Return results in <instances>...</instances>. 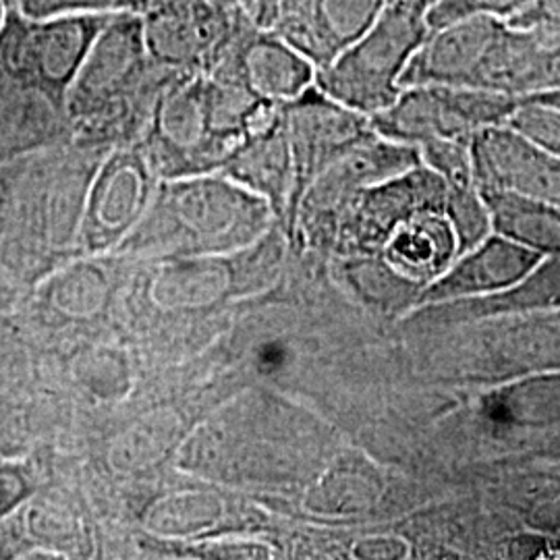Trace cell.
<instances>
[{
    "label": "cell",
    "instance_id": "obj_1",
    "mask_svg": "<svg viewBox=\"0 0 560 560\" xmlns=\"http://www.w3.org/2000/svg\"><path fill=\"white\" fill-rule=\"evenodd\" d=\"M175 75L150 57L140 18L115 11L67 90L73 141L106 150L136 145Z\"/></svg>",
    "mask_w": 560,
    "mask_h": 560
},
{
    "label": "cell",
    "instance_id": "obj_2",
    "mask_svg": "<svg viewBox=\"0 0 560 560\" xmlns=\"http://www.w3.org/2000/svg\"><path fill=\"white\" fill-rule=\"evenodd\" d=\"M260 196L222 173L161 180L136 231L117 252L222 249L260 221Z\"/></svg>",
    "mask_w": 560,
    "mask_h": 560
},
{
    "label": "cell",
    "instance_id": "obj_3",
    "mask_svg": "<svg viewBox=\"0 0 560 560\" xmlns=\"http://www.w3.org/2000/svg\"><path fill=\"white\" fill-rule=\"evenodd\" d=\"M432 0H388L372 27L316 73L330 98L365 117L388 108L402 92L400 80L430 34Z\"/></svg>",
    "mask_w": 560,
    "mask_h": 560
},
{
    "label": "cell",
    "instance_id": "obj_4",
    "mask_svg": "<svg viewBox=\"0 0 560 560\" xmlns=\"http://www.w3.org/2000/svg\"><path fill=\"white\" fill-rule=\"evenodd\" d=\"M161 180L221 173L235 145L217 133L206 101L203 73H179L154 106L138 141Z\"/></svg>",
    "mask_w": 560,
    "mask_h": 560
},
{
    "label": "cell",
    "instance_id": "obj_5",
    "mask_svg": "<svg viewBox=\"0 0 560 560\" xmlns=\"http://www.w3.org/2000/svg\"><path fill=\"white\" fill-rule=\"evenodd\" d=\"M517 104L509 94L478 88L411 85L370 122L382 138L420 148L428 141H471L481 129L509 119Z\"/></svg>",
    "mask_w": 560,
    "mask_h": 560
},
{
    "label": "cell",
    "instance_id": "obj_6",
    "mask_svg": "<svg viewBox=\"0 0 560 560\" xmlns=\"http://www.w3.org/2000/svg\"><path fill=\"white\" fill-rule=\"evenodd\" d=\"M141 21L150 57L164 69L203 73L245 11L240 0H122Z\"/></svg>",
    "mask_w": 560,
    "mask_h": 560
},
{
    "label": "cell",
    "instance_id": "obj_7",
    "mask_svg": "<svg viewBox=\"0 0 560 560\" xmlns=\"http://www.w3.org/2000/svg\"><path fill=\"white\" fill-rule=\"evenodd\" d=\"M113 13L27 18L13 7L0 30V60L67 98V90Z\"/></svg>",
    "mask_w": 560,
    "mask_h": 560
},
{
    "label": "cell",
    "instance_id": "obj_8",
    "mask_svg": "<svg viewBox=\"0 0 560 560\" xmlns=\"http://www.w3.org/2000/svg\"><path fill=\"white\" fill-rule=\"evenodd\" d=\"M159 185L161 179L138 143L108 150L83 201L78 233L81 254L117 252L145 217Z\"/></svg>",
    "mask_w": 560,
    "mask_h": 560
},
{
    "label": "cell",
    "instance_id": "obj_9",
    "mask_svg": "<svg viewBox=\"0 0 560 560\" xmlns=\"http://www.w3.org/2000/svg\"><path fill=\"white\" fill-rule=\"evenodd\" d=\"M284 120L295 171L293 201H300L330 164L376 136L370 117L330 98L318 85L284 104Z\"/></svg>",
    "mask_w": 560,
    "mask_h": 560
},
{
    "label": "cell",
    "instance_id": "obj_10",
    "mask_svg": "<svg viewBox=\"0 0 560 560\" xmlns=\"http://www.w3.org/2000/svg\"><path fill=\"white\" fill-rule=\"evenodd\" d=\"M71 141L67 98L0 60V166Z\"/></svg>",
    "mask_w": 560,
    "mask_h": 560
},
{
    "label": "cell",
    "instance_id": "obj_11",
    "mask_svg": "<svg viewBox=\"0 0 560 560\" xmlns=\"http://www.w3.org/2000/svg\"><path fill=\"white\" fill-rule=\"evenodd\" d=\"M388 0H282L272 32L324 69L381 18Z\"/></svg>",
    "mask_w": 560,
    "mask_h": 560
},
{
    "label": "cell",
    "instance_id": "obj_12",
    "mask_svg": "<svg viewBox=\"0 0 560 560\" xmlns=\"http://www.w3.org/2000/svg\"><path fill=\"white\" fill-rule=\"evenodd\" d=\"M506 21L465 18L430 30L409 62L400 85H459L476 88L481 65Z\"/></svg>",
    "mask_w": 560,
    "mask_h": 560
},
{
    "label": "cell",
    "instance_id": "obj_13",
    "mask_svg": "<svg viewBox=\"0 0 560 560\" xmlns=\"http://www.w3.org/2000/svg\"><path fill=\"white\" fill-rule=\"evenodd\" d=\"M224 55L235 62L243 81L266 101L293 102L316 85L318 67L272 30H261L245 15Z\"/></svg>",
    "mask_w": 560,
    "mask_h": 560
},
{
    "label": "cell",
    "instance_id": "obj_14",
    "mask_svg": "<svg viewBox=\"0 0 560 560\" xmlns=\"http://www.w3.org/2000/svg\"><path fill=\"white\" fill-rule=\"evenodd\" d=\"M221 173L256 196L266 198L272 206H282L295 185L284 115L270 129L252 133L241 141Z\"/></svg>",
    "mask_w": 560,
    "mask_h": 560
},
{
    "label": "cell",
    "instance_id": "obj_15",
    "mask_svg": "<svg viewBox=\"0 0 560 560\" xmlns=\"http://www.w3.org/2000/svg\"><path fill=\"white\" fill-rule=\"evenodd\" d=\"M532 0H436L430 7L428 23L430 30H439L453 21L465 18H494V20H513Z\"/></svg>",
    "mask_w": 560,
    "mask_h": 560
},
{
    "label": "cell",
    "instance_id": "obj_16",
    "mask_svg": "<svg viewBox=\"0 0 560 560\" xmlns=\"http://www.w3.org/2000/svg\"><path fill=\"white\" fill-rule=\"evenodd\" d=\"M122 0H15V9L27 18H52L69 13L119 11Z\"/></svg>",
    "mask_w": 560,
    "mask_h": 560
},
{
    "label": "cell",
    "instance_id": "obj_17",
    "mask_svg": "<svg viewBox=\"0 0 560 560\" xmlns=\"http://www.w3.org/2000/svg\"><path fill=\"white\" fill-rule=\"evenodd\" d=\"M506 23L540 36H560V0H532Z\"/></svg>",
    "mask_w": 560,
    "mask_h": 560
},
{
    "label": "cell",
    "instance_id": "obj_18",
    "mask_svg": "<svg viewBox=\"0 0 560 560\" xmlns=\"http://www.w3.org/2000/svg\"><path fill=\"white\" fill-rule=\"evenodd\" d=\"M32 494L30 476L15 465H0V521L9 517Z\"/></svg>",
    "mask_w": 560,
    "mask_h": 560
},
{
    "label": "cell",
    "instance_id": "obj_19",
    "mask_svg": "<svg viewBox=\"0 0 560 560\" xmlns=\"http://www.w3.org/2000/svg\"><path fill=\"white\" fill-rule=\"evenodd\" d=\"M18 175H20V161L0 166V233L4 229V222L9 219V212H11Z\"/></svg>",
    "mask_w": 560,
    "mask_h": 560
},
{
    "label": "cell",
    "instance_id": "obj_20",
    "mask_svg": "<svg viewBox=\"0 0 560 560\" xmlns=\"http://www.w3.org/2000/svg\"><path fill=\"white\" fill-rule=\"evenodd\" d=\"M282 0H240L241 9L261 30H270L279 15Z\"/></svg>",
    "mask_w": 560,
    "mask_h": 560
},
{
    "label": "cell",
    "instance_id": "obj_21",
    "mask_svg": "<svg viewBox=\"0 0 560 560\" xmlns=\"http://www.w3.org/2000/svg\"><path fill=\"white\" fill-rule=\"evenodd\" d=\"M11 9H13L11 4H7L4 0H0V30H2V25H4V21H7V15H9Z\"/></svg>",
    "mask_w": 560,
    "mask_h": 560
},
{
    "label": "cell",
    "instance_id": "obj_22",
    "mask_svg": "<svg viewBox=\"0 0 560 560\" xmlns=\"http://www.w3.org/2000/svg\"><path fill=\"white\" fill-rule=\"evenodd\" d=\"M7 4H11V7H15V0H4Z\"/></svg>",
    "mask_w": 560,
    "mask_h": 560
},
{
    "label": "cell",
    "instance_id": "obj_23",
    "mask_svg": "<svg viewBox=\"0 0 560 560\" xmlns=\"http://www.w3.org/2000/svg\"><path fill=\"white\" fill-rule=\"evenodd\" d=\"M432 2H436V0H432Z\"/></svg>",
    "mask_w": 560,
    "mask_h": 560
}]
</instances>
